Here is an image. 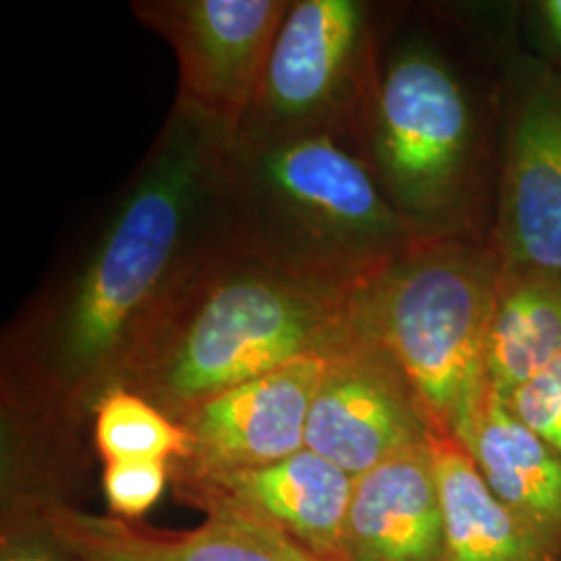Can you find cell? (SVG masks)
<instances>
[{"mask_svg": "<svg viewBox=\"0 0 561 561\" xmlns=\"http://www.w3.org/2000/svg\"><path fill=\"white\" fill-rule=\"evenodd\" d=\"M231 134L173 104L78 261L11 322L4 400L73 428L119 389L181 283L227 238L221 171Z\"/></svg>", "mask_w": 561, "mask_h": 561, "instance_id": "obj_1", "label": "cell"}, {"mask_svg": "<svg viewBox=\"0 0 561 561\" xmlns=\"http://www.w3.org/2000/svg\"><path fill=\"white\" fill-rule=\"evenodd\" d=\"M227 240L243 254L354 298L419 236L385 196L360 141L231 134L221 171Z\"/></svg>", "mask_w": 561, "mask_h": 561, "instance_id": "obj_2", "label": "cell"}, {"mask_svg": "<svg viewBox=\"0 0 561 561\" xmlns=\"http://www.w3.org/2000/svg\"><path fill=\"white\" fill-rule=\"evenodd\" d=\"M354 298L215 245L141 343L119 389L180 421L196 403L354 335Z\"/></svg>", "mask_w": 561, "mask_h": 561, "instance_id": "obj_3", "label": "cell"}, {"mask_svg": "<svg viewBox=\"0 0 561 561\" xmlns=\"http://www.w3.org/2000/svg\"><path fill=\"white\" fill-rule=\"evenodd\" d=\"M500 280L489 240L419 238L354 296L356 329L396 362L433 435H468Z\"/></svg>", "mask_w": 561, "mask_h": 561, "instance_id": "obj_4", "label": "cell"}, {"mask_svg": "<svg viewBox=\"0 0 561 561\" xmlns=\"http://www.w3.org/2000/svg\"><path fill=\"white\" fill-rule=\"evenodd\" d=\"M360 146L419 238L477 236V123L458 76L437 53L410 44L377 71Z\"/></svg>", "mask_w": 561, "mask_h": 561, "instance_id": "obj_5", "label": "cell"}, {"mask_svg": "<svg viewBox=\"0 0 561 561\" xmlns=\"http://www.w3.org/2000/svg\"><path fill=\"white\" fill-rule=\"evenodd\" d=\"M377 80L368 9L358 0H294L233 131L264 141L337 134L360 141Z\"/></svg>", "mask_w": 561, "mask_h": 561, "instance_id": "obj_6", "label": "cell"}, {"mask_svg": "<svg viewBox=\"0 0 561 561\" xmlns=\"http://www.w3.org/2000/svg\"><path fill=\"white\" fill-rule=\"evenodd\" d=\"M294 0H141L131 11L178 59V104L238 129Z\"/></svg>", "mask_w": 561, "mask_h": 561, "instance_id": "obj_7", "label": "cell"}, {"mask_svg": "<svg viewBox=\"0 0 561 561\" xmlns=\"http://www.w3.org/2000/svg\"><path fill=\"white\" fill-rule=\"evenodd\" d=\"M431 435L416 393L375 341L356 329L327 354L306 424L310 451L356 479Z\"/></svg>", "mask_w": 561, "mask_h": 561, "instance_id": "obj_8", "label": "cell"}, {"mask_svg": "<svg viewBox=\"0 0 561 561\" xmlns=\"http://www.w3.org/2000/svg\"><path fill=\"white\" fill-rule=\"evenodd\" d=\"M489 243L503 273L561 279V78L547 69L514 104Z\"/></svg>", "mask_w": 561, "mask_h": 561, "instance_id": "obj_9", "label": "cell"}, {"mask_svg": "<svg viewBox=\"0 0 561 561\" xmlns=\"http://www.w3.org/2000/svg\"><path fill=\"white\" fill-rule=\"evenodd\" d=\"M327 356L289 362L196 403L181 416L187 449L171 479H198L285 460L306 447V424Z\"/></svg>", "mask_w": 561, "mask_h": 561, "instance_id": "obj_10", "label": "cell"}, {"mask_svg": "<svg viewBox=\"0 0 561 561\" xmlns=\"http://www.w3.org/2000/svg\"><path fill=\"white\" fill-rule=\"evenodd\" d=\"M32 493L50 530L80 561H324L227 503L202 505L204 520L194 528L167 530L92 514L53 493Z\"/></svg>", "mask_w": 561, "mask_h": 561, "instance_id": "obj_11", "label": "cell"}, {"mask_svg": "<svg viewBox=\"0 0 561 561\" xmlns=\"http://www.w3.org/2000/svg\"><path fill=\"white\" fill-rule=\"evenodd\" d=\"M171 482L181 502L196 510L206 503L233 505L275 526L312 556L340 561L354 477L308 447L259 468Z\"/></svg>", "mask_w": 561, "mask_h": 561, "instance_id": "obj_12", "label": "cell"}, {"mask_svg": "<svg viewBox=\"0 0 561 561\" xmlns=\"http://www.w3.org/2000/svg\"><path fill=\"white\" fill-rule=\"evenodd\" d=\"M340 561H447L431 439L354 479Z\"/></svg>", "mask_w": 561, "mask_h": 561, "instance_id": "obj_13", "label": "cell"}, {"mask_svg": "<svg viewBox=\"0 0 561 561\" xmlns=\"http://www.w3.org/2000/svg\"><path fill=\"white\" fill-rule=\"evenodd\" d=\"M510 514L561 561V456L486 382L461 443Z\"/></svg>", "mask_w": 561, "mask_h": 561, "instance_id": "obj_14", "label": "cell"}, {"mask_svg": "<svg viewBox=\"0 0 561 561\" xmlns=\"http://www.w3.org/2000/svg\"><path fill=\"white\" fill-rule=\"evenodd\" d=\"M431 451L442 493L447 561H558L493 495L458 439L431 435Z\"/></svg>", "mask_w": 561, "mask_h": 561, "instance_id": "obj_15", "label": "cell"}, {"mask_svg": "<svg viewBox=\"0 0 561 561\" xmlns=\"http://www.w3.org/2000/svg\"><path fill=\"white\" fill-rule=\"evenodd\" d=\"M561 356V279L503 273L484 343V377L502 396Z\"/></svg>", "mask_w": 561, "mask_h": 561, "instance_id": "obj_16", "label": "cell"}, {"mask_svg": "<svg viewBox=\"0 0 561 561\" xmlns=\"http://www.w3.org/2000/svg\"><path fill=\"white\" fill-rule=\"evenodd\" d=\"M94 445L101 460H159L185 456L187 437L178 421L129 389H113L94 412Z\"/></svg>", "mask_w": 561, "mask_h": 561, "instance_id": "obj_17", "label": "cell"}, {"mask_svg": "<svg viewBox=\"0 0 561 561\" xmlns=\"http://www.w3.org/2000/svg\"><path fill=\"white\" fill-rule=\"evenodd\" d=\"M0 561H80L44 520L32 491L13 493L2 514Z\"/></svg>", "mask_w": 561, "mask_h": 561, "instance_id": "obj_18", "label": "cell"}, {"mask_svg": "<svg viewBox=\"0 0 561 561\" xmlns=\"http://www.w3.org/2000/svg\"><path fill=\"white\" fill-rule=\"evenodd\" d=\"M171 482V463L159 460L106 461L102 468V491L111 516L141 520Z\"/></svg>", "mask_w": 561, "mask_h": 561, "instance_id": "obj_19", "label": "cell"}, {"mask_svg": "<svg viewBox=\"0 0 561 561\" xmlns=\"http://www.w3.org/2000/svg\"><path fill=\"white\" fill-rule=\"evenodd\" d=\"M503 400L561 456V356Z\"/></svg>", "mask_w": 561, "mask_h": 561, "instance_id": "obj_20", "label": "cell"}, {"mask_svg": "<svg viewBox=\"0 0 561 561\" xmlns=\"http://www.w3.org/2000/svg\"><path fill=\"white\" fill-rule=\"evenodd\" d=\"M549 41L561 53V0H545L539 7Z\"/></svg>", "mask_w": 561, "mask_h": 561, "instance_id": "obj_21", "label": "cell"}]
</instances>
